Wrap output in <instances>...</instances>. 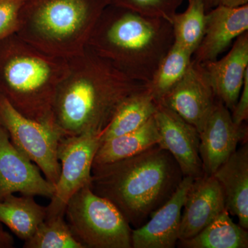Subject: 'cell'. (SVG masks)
I'll list each match as a JSON object with an SVG mask.
<instances>
[{
	"label": "cell",
	"instance_id": "obj_1",
	"mask_svg": "<svg viewBox=\"0 0 248 248\" xmlns=\"http://www.w3.org/2000/svg\"><path fill=\"white\" fill-rule=\"evenodd\" d=\"M68 60L69 69L53 106L55 122L63 136L102 135L122 102L146 88L88 47Z\"/></svg>",
	"mask_w": 248,
	"mask_h": 248
},
{
	"label": "cell",
	"instance_id": "obj_2",
	"mask_svg": "<svg viewBox=\"0 0 248 248\" xmlns=\"http://www.w3.org/2000/svg\"><path fill=\"white\" fill-rule=\"evenodd\" d=\"M184 177L170 153L156 144L125 159L93 165L90 187L137 229L170 200Z\"/></svg>",
	"mask_w": 248,
	"mask_h": 248
},
{
	"label": "cell",
	"instance_id": "obj_3",
	"mask_svg": "<svg viewBox=\"0 0 248 248\" xmlns=\"http://www.w3.org/2000/svg\"><path fill=\"white\" fill-rule=\"evenodd\" d=\"M174 41L167 19L109 4L86 47L128 78L147 84Z\"/></svg>",
	"mask_w": 248,
	"mask_h": 248
},
{
	"label": "cell",
	"instance_id": "obj_4",
	"mask_svg": "<svg viewBox=\"0 0 248 248\" xmlns=\"http://www.w3.org/2000/svg\"><path fill=\"white\" fill-rule=\"evenodd\" d=\"M68 69V59L46 53L17 34L0 41V94L27 118L60 132L54 102Z\"/></svg>",
	"mask_w": 248,
	"mask_h": 248
},
{
	"label": "cell",
	"instance_id": "obj_5",
	"mask_svg": "<svg viewBox=\"0 0 248 248\" xmlns=\"http://www.w3.org/2000/svg\"><path fill=\"white\" fill-rule=\"evenodd\" d=\"M109 0H24L17 35L65 59L81 53Z\"/></svg>",
	"mask_w": 248,
	"mask_h": 248
},
{
	"label": "cell",
	"instance_id": "obj_6",
	"mask_svg": "<svg viewBox=\"0 0 248 248\" xmlns=\"http://www.w3.org/2000/svg\"><path fill=\"white\" fill-rule=\"evenodd\" d=\"M64 217L84 248H132L131 226L113 204L91 190L90 184L72 196Z\"/></svg>",
	"mask_w": 248,
	"mask_h": 248
},
{
	"label": "cell",
	"instance_id": "obj_7",
	"mask_svg": "<svg viewBox=\"0 0 248 248\" xmlns=\"http://www.w3.org/2000/svg\"><path fill=\"white\" fill-rule=\"evenodd\" d=\"M0 125L21 153L37 165L54 186L60 177L61 166L58 148L61 132L27 118L0 94Z\"/></svg>",
	"mask_w": 248,
	"mask_h": 248
},
{
	"label": "cell",
	"instance_id": "obj_8",
	"mask_svg": "<svg viewBox=\"0 0 248 248\" xmlns=\"http://www.w3.org/2000/svg\"><path fill=\"white\" fill-rule=\"evenodd\" d=\"M102 143V135L84 133L63 136L59 141L58 157L61 166L55 191L46 206V218L64 217L72 196L89 185L94 156Z\"/></svg>",
	"mask_w": 248,
	"mask_h": 248
},
{
	"label": "cell",
	"instance_id": "obj_9",
	"mask_svg": "<svg viewBox=\"0 0 248 248\" xmlns=\"http://www.w3.org/2000/svg\"><path fill=\"white\" fill-rule=\"evenodd\" d=\"M218 99L203 66L192 60L182 79L159 103L175 112L200 133Z\"/></svg>",
	"mask_w": 248,
	"mask_h": 248
},
{
	"label": "cell",
	"instance_id": "obj_10",
	"mask_svg": "<svg viewBox=\"0 0 248 248\" xmlns=\"http://www.w3.org/2000/svg\"><path fill=\"white\" fill-rule=\"evenodd\" d=\"M55 186L42 175L38 166L14 146L0 125V202L15 193L50 199Z\"/></svg>",
	"mask_w": 248,
	"mask_h": 248
},
{
	"label": "cell",
	"instance_id": "obj_11",
	"mask_svg": "<svg viewBox=\"0 0 248 248\" xmlns=\"http://www.w3.org/2000/svg\"><path fill=\"white\" fill-rule=\"evenodd\" d=\"M154 118L159 135L158 145L170 153L184 177L195 179L203 176L200 133L197 129L161 103Z\"/></svg>",
	"mask_w": 248,
	"mask_h": 248
},
{
	"label": "cell",
	"instance_id": "obj_12",
	"mask_svg": "<svg viewBox=\"0 0 248 248\" xmlns=\"http://www.w3.org/2000/svg\"><path fill=\"white\" fill-rule=\"evenodd\" d=\"M248 138L246 123L237 125L231 112L218 99L200 132V154L203 174L213 175Z\"/></svg>",
	"mask_w": 248,
	"mask_h": 248
},
{
	"label": "cell",
	"instance_id": "obj_13",
	"mask_svg": "<svg viewBox=\"0 0 248 248\" xmlns=\"http://www.w3.org/2000/svg\"><path fill=\"white\" fill-rule=\"evenodd\" d=\"M194 178L184 177L175 192L146 223L132 231V248H173L179 241L181 218Z\"/></svg>",
	"mask_w": 248,
	"mask_h": 248
},
{
	"label": "cell",
	"instance_id": "obj_14",
	"mask_svg": "<svg viewBox=\"0 0 248 248\" xmlns=\"http://www.w3.org/2000/svg\"><path fill=\"white\" fill-rule=\"evenodd\" d=\"M248 31V4L238 7L218 6L206 12L205 27L192 60L197 63L215 61L233 40Z\"/></svg>",
	"mask_w": 248,
	"mask_h": 248
},
{
	"label": "cell",
	"instance_id": "obj_15",
	"mask_svg": "<svg viewBox=\"0 0 248 248\" xmlns=\"http://www.w3.org/2000/svg\"><path fill=\"white\" fill-rule=\"evenodd\" d=\"M184 208L179 241L198 234L226 209L221 186L213 175L194 179Z\"/></svg>",
	"mask_w": 248,
	"mask_h": 248
},
{
	"label": "cell",
	"instance_id": "obj_16",
	"mask_svg": "<svg viewBox=\"0 0 248 248\" xmlns=\"http://www.w3.org/2000/svg\"><path fill=\"white\" fill-rule=\"evenodd\" d=\"M201 64L210 79L217 98L232 112L248 71V31L236 39L226 56Z\"/></svg>",
	"mask_w": 248,
	"mask_h": 248
},
{
	"label": "cell",
	"instance_id": "obj_17",
	"mask_svg": "<svg viewBox=\"0 0 248 248\" xmlns=\"http://www.w3.org/2000/svg\"><path fill=\"white\" fill-rule=\"evenodd\" d=\"M221 186L228 213L236 216L239 225L248 229V145H244L214 173Z\"/></svg>",
	"mask_w": 248,
	"mask_h": 248
},
{
	"label": "cell",
	"instance_id": "obj_18",
	"mask_svg": "<svg viewBox=\"0 0 248 248\" xmlns=\"http://www.w3.org/2000/svg\"><path fill=\"white\" fill-rule=\"evenodd\" d=\"M46 217V206L37 203L32 196L13 194L0 202V223L24 241L30 239Z\"/></svg>",
	"mask_w": 248,
	"mask_h": 248
},
{
	"label": "cell",
	"instance_id": "obj_19",
	"mask_svg": "<svg viewBox=\"0 0 248 248\" xmlns=\"http://www.w3.org/2000/svg\"><path fill=\"white\" fill-rule=\"evenodd\" d=\"M159 141V135L153 116L140 128L102 141L93 165L108 164L130 157L158 144Z\"/></svg>",
	"mask_w": 248,
	"mask_h": 248
},
{
	"label": "cell",
	"instance_id": "obj_20",
	"mask_svg": "<svg viewBox=\"0 0 248 248\" xmlns=\"http://www.w3.org/2000/svg\"><path fill=\"white\" fill-rule=\"evenodd\" d=\"M158 104L147 85L146 89L129 96L103 131L102 142L140 128L154 116Z\"/></svg>",
	"mask_w": 248,
	"mask_h": 248
},
{
	"label": "cell",
	"instance_id": "obj_21",
	"mask_svg": "<svg viewBox=\"0 0 248 248\" xmlns=\"http://www.w3.org/2000/svg\"><path fill=\"white\" fill-rule=\"evenodd\" d=\"M185 248H248V230L233 222L225 209L194 237L180 241Z\"/></svg>",
	"mask_w": 248,
	"mask_h": 248
},
{
	"label": "cell",
	"instance_id": "obj_22",
	"mask_svg": "<svg viewBox=\"0 0 248 248\" xmlns=\"http://www.w3.org/2000/svg\"><path fill=\"white\" fill-rule=\"evenodd\" d=\"M192 53L177 44H173L169 51L158 66L147 88L159 102L185 75L191 61Z\"/></svg>",
	"mask_w": 248,
	"mask_h": 248
},
{
	"label": "cell",
	"instance_id": "obj_23",
	"mask_svg": "<svg viewBox=\"0 0 248 248\" xmlns=\"http://www.w3.org/2000/svg\"><path fill=\"white\" fill-rule=\"evenodd\" d=\"M206 12L205 0H188L186 11L171 19L174 43L193 54L203 37Z\"/></svg>",
	"mask_w": 248,
	"mask_h": 248
},
{
	"label": "cell",
	"instance_id": "obj_24",
	"mask_svg": "<svg viewBox=\"0 0 248 248\" xmlns=\"http://www.w3.org/2000/svg\"><path fill=\"white\" fill-rule=\"evenodd\" d=\"M24 248H84L75 238L64 217L46 218L32 236L24 241Z\"/></svg>",
	"mask_w": 248,
	"mask_h": 248
},
{
	"label": "cell",
	"instance_id": "obj_25",
	"mask_svg": "<svg viewBox=\"0 0 248 248\" xmlns=\"http://www.w3.org/2000/svg\"><path fill=\"white\" fill-rule=\"evenodd\" d=\"M184 0H109L110 4L171 22Z\"/></svg>",
	"mask_w": 248,
	"mask_h": 248
},
{
	"label": "cell",
	"instance_id": "obj_26",
	"mask_svg": "<svg viewBox=\"0 0 248 248\" xmlns=\"http://www.w3.org/2000/svg\"><path fill=\"white\" fill-rule=\"evenodd\" d=\"M24 0H0V41L17 33Z\"/></svg>",
	"mask_w": 248,
	"mask_h": 248
},
{
	"label": "cell",
	"instance_id": "obj_27",
	"mask_svg": "<svg viewBox=\"0 0 248 248\" xmlns=\"http://www.w3.org/2000/svg\"><path fill=\"white\" fill-rule=\"evenodd\" d=\"M232 118L237 125L246 123L248 118V71L246 76L236 107L231 113Z\"/></svg>",
	"mask_w": 248,
	"mask_h": 248
},
{
	"label": "cell",
	"instance_id": "obj_28",
	"mask_svg": "<svg viewBox=\"0 0 248 248\" xmlns=\"http://www.w3.org/2000/svg\"><path fill=\"white\" fill-rule=\"evenodd\" d=\"M246 4H248V0H210L209 10L218 6L238 7Z\"/></svg>",
	"mask_w": 248,
	"mask_h": 248
},
{
	"label": "cell",
	"instance_id": "obj_29",
	"mask_svg": "<svg viewBox=\"0 0 248 248\" xmlns=\"http://www.w3.org/2000/svg\"><path fill=\"white\" fill-rule=\"evenodd\" d=\"M15 241L12 235L4 231L0 224V248H12L14 247Z\"/></svg>",
	"mask_w": 248,
	"mask_h": 248
},
{
	"label": "cell",
	"instance_id": "obj_30",
	"mask_svg": "<svg viewBox=\"0 0 248 248\" xmlns=\"http://www.w3.org/2000/svg\"><path fill=\"white\" fill-rule=\"evenodd\" d=\"M210 0H205V8H206V11H208L209 10V4H210Z\"/></svg>",
	"mask_w": 248,
	"mask_h": 248
}]
</instances>
